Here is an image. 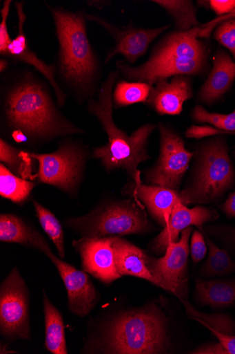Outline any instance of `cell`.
Returning <instances> with one entry per match:
<instances>
[{
	"instance_id": "obj_1",
	"label": "cell",
	"mask_w": 235,
	"mask_h": 354,
	"mask_svg": "<svg viewBox=\"0 0 235 354\" xmlns=\"http://www.w3.org/2000/svg\"><path fill=\"white\" fill-rule=\"evenodd\" d=\"M3 87L5 120L16 142L45 143L85 133L58 109L49 86L32 71L17 72Z\"/></svg>"
},
{
	"instance_id": "obj_2",
	"label": "cell",
	"mask_w": 235,
	"mask_h": 354,
	"mask_svg": "<svg viewBox=\"0 0 235 354\" xmlns=\"http://www.w3.org/2000/svg\"><path fill=\"white\" fill-rule=\"evenodd\" d=\"M212 34L207 24L186 32H167L154 45L150 57L141 66L134 67L125 60H118L116 70L124 80L151 86L178 75H203L209 68L210 54L208 45L203 39H210Z\"/></svg>"
},
{
	"instance_id": "obj_3",
	"label": "cell",
	"mask_w": 235,
	"mask_h": 354,
	"mask_svg": "<svg viewBox=\"0 0 235 354\" xmlns=\"http://www.w3.org/2000/svg\"><path fill=\"white\" fill-rule=\"evenodd\" d=\"M46 6L59 43L57 75L79 101H89L98 93L102 66L88 38V14Z\"/></svg>"
},
{
	"instance_id": "obj_4",
	"label": "cell",
	"mask_w": 235,
	"mask_h": 354,
	"mask_svg": "<svg viewBox=\"0 0 235 354\" xmlns=\"http://www.w3.org/2000/svg\"><path fill=\"white\" fill-rule=\"evenodd\" d=\"M121 76L119 71L110 72L101 84L97 100L88 101V110L102 124L108 136V142L94 148L92 157L110 172L116 169L125 170L135 182V186L142 183L141 172L138 167L150 158L147 144L156 125L145 124L128 136L116 124L113 116V91Z\"/></svg>"
},
{
	"instance_id": "obj_5",
	"label": "cell",
	"mask_w": 235,
	"mask_h": 354,
	"mask_svg": "<svg viewBox=\"0 0 235 354\" xmlns=\"http://www.w3.org/2000/svg\"><path fill=\"white\" fill-rule=\"evenodd\" d=\"M166 329V318L155 306L124 313L107 324L94 351L121 354L165 353L169 347Z\"/></svg>"
},
{
	"instance_id": "obj_6",
	"label": "cell",
	"mask_w": 235,
	"mask_h": 354,
	"mask_svg": "<svg viewBox=\"0 0 235 354\" xmlns=\"http://www.w3.org/2000/svg\"><path fill=\"white\" fill-rule=\"evenodd\" d=\"M195 156L192 183L179 192L180 201L186 206L217 201L234 180V170L225 138L217 137L200 145Z\"/></svg>"
},
{
	"instance_id": "obj_7",
	"label": "cell",
	"mask_w": 235,
	"mask_h": 354,
	"mask_svg": "<svg viewBox=\"0 0 235 354\" xmlns=\"http://www.w3.org/2000/svg\"><path fill=\"white\" fill-rule=\"evenodd\" d=\"M136 202L125 201L102 206L84 216L67 221V224L88 238L143 234L150 229V223Z\"/></svg>"
},
{
	"instance_id": "obj_8",
	"label": "cell",
	"mask_w": 235,
	"mask_h": 354,
	"mask_svg": "<svg viewBox=\"0 0 235 354\" xmlns=\"http://www.w3.org/2000/svg\"><path fill=\"white\" fill-rule=\"evenodd\" d=\"M28 153L39 162L40 183L53 185L70 194L76 189L88 156L83 145L67 141L52 153Z\"/></svg>"
},
{
	"instance_id": "obj_9",
	"label": "cell",
	"mask_w": 235,
	"mask_h": 354,
	"mask_svg": "<svg viewBox=\"0 0 235 354\" xmlns=\"http://www.w3.org/2000/svg\"><path fill=\"white\" fill-rule=\"evenodd\" d=\"M160 153L155 165L145 174L147 183L177 190L194 155L183 138L169 125L159 123Z\"/></svg>"
},
{
	"instance_id": "obj_10",
	"label": "cell",
	"mask_w": 235,
	"mask_h": 354,
	"mask_svg": "<svg viewBox=\"0 0 235 354\" xmlns=\"http://www.w3.org/2000/svg\"><path fill=\"white\" fill-rule=\"evenodd\" d=\"M0 333L11 341L30 339L29 295L17 268L0 286Z\"/></svg>"
},
{
	"instance_id": "obj_11",
	"label": "cell",
	"mask_w": 235,
	"mask_h": 354,
	"mask_svg": "<svg viewBox=\"0 0 235 354\" xmlns=\"http://www.w3.org/2000/svg\"><path fill=\"white\" fill-rule=\"evenodd\" d=\"M87 19L103 27L115 41L114 48L105 57V64L116 55L123 56L130 64H135L147 53L150 45L171 27V25H165L144 28L136 26L132 21L119 27L102 17L90 14L87 15Z\"/></svg>"
},
{
	"instance_id": "obj_12",
	"label": "cell",
	"mask_w": 235,
	"mask_h": 354,
	"mask_svg": "<svg viewBox=\"0 0 235 354\" xmlns=\"http://www.w3.org/2000/svg\"><path fill=\"white\" fill-rule=\"evenodd\" d=\"M192 231V227L183 230L180 240L170 243L161 259L149 257L148 268L156 286L177 295H181L184 286L190 254L189 239Z\"/></svg>"
},
{
	"instance_id": "obj_13",
	"label": "cell",
	"mask_w": 235,
	"mask_h": 354,
	"mask_svg": "<svg viewBox=\"0 0 235 354\" xmlns=\"http://www.w3.org/2000/svg\"><path fill=\"white\" fill-rule=\"evenodd\" d=\"M17 17L18 27L17 35L12 39L8 48L6 53L3 56L10 62H23L34 68L48 82L53 89L59 107L65 105L68 93L60 85L57 75L56 64H49L41 59L38 55L30 47L28 38L25 35L24 26L27 20V16L24 12V3H14Z\"/></svg>"
},
{
	"instance_id": "obj_14",
	"label": "cell",
	"mask_w": 235,
	"mask_h": 354,
	"mask_svg": "<svg viewBox=\"0 0 235 354\" xmlns=\"http://www.w3.org/2000/svg\"><path fill=\"white\" fill-rule=\"evenodd\" d=\"M73 245L81 257L85 272L107 284L121 277L116 265L112 237H83Z\"/></svg>"
},
{
	"instance_id": "obj_15",
	"label": "cell",
	"mask_w": 235,
	"mask_h": 354,
	"mask_svg": "<svg viewBox=\"0 0 235 354\" xmlns=\"http://www.w3.org/2000/svg\"><path fill=\"white\" fill-rule=\"evenodd\" d=\"M47 256L56 266L68 295L70 310L79 317H85L98 301L96 288L86 272L76 269L58 259L52 252Z\"/></svg>"
},
{
	"instance_id": "obj_16",
	"label": "cell",
	"mask_w": 235,
	"mask_h": 354,
	"mask_svg": "<svg viewBox=\"0 0 235 354\" xmlns=\"http://www.w3.org/2000/svg\"><path fill=\"white\" fill-rule=\"evenodd\" d=\"M193 84L190 77L178 75L171 80H162L152 86L146 104L161 115H178L185 102L193 97Z\"/></svg>"
},
{
	"instance_id": "obj_17",
	"label": "cell",
	"mask_w": 235,
	"mask_h": 354,
	"mask_svg": "<svg viewBox=\"0 0 235 354\" xmlns=\"http://www.w3.org/2000/svg\"><path fill=\"white\" fill-rule=\"evenodd\" d=\"M218 216V214L214 209L199 206L189 209L179 202L175 206L164 230L153 241L152 249L156 253L165 252L170 243L179 241V234L183 230L192 225L200 227L205 223L216 220Z\"/></svg>"
},
{
	"instance_id": "obj_18",
	"label": "cell",
	"mask_w": 235,
	"mask_h": 354,
	"mask_svg": "<svg viewBox=\"0 0 235 354\" xmlns=\"http://www.w3.org/2000/svg\"><path fill=\"white\" fill-rule=\"evenodd\" d=\"M234 80L235 62L225 50H218L213 57V68L198 91L197 101L208 106L216 103L229 91Z\"/></svg>"
},
{
	"instance_id": "obj_19",
	"label": "cell",
	"mask_w": 235,
	"mask_h": 354,
	"mask_svg": "<svg viewBox=\"0 0 235 354\" xmlns=\"http://www.w3.org/2000/svg\"><path fill=\"white\" fill-rule=\"evenodd\" d=\"M133 196L142 202L151 215L165 227L180 201L179 192L159 185L134 186Z\"/></svg>"
},
{
	"instance_id": "obj_20",
	"label": "cell",
	"mask_w": 235,
	"mask_h": 354,
	"mask_svg": "<svg viewBox=\"0 0 235 354\" xmlns=\"http://www.w3.org/2000/svg\"><path fill=\"white\" fill-rule=\"evenodd\" d=\"M117 270L122 276L139 277L156 286L148 268L149 255L142 249L121 237H112Z\"/></svg>"
},
{
	"instance_id": "obj_21",
	"label": "cell",
	"mask_w": 235,
	"mask_h": 354,
	"mask_svg": "<svg viewBox=\"0 0 235 354\" xmlns=\"http://www.w3.org/2000/svg\"><path fill=\"white\" fill-rule=\"evenodd\" d=\"M0 241L39 250L46 255L52 252L39 232L28 226L21 218L12 214L0 216Z\"/></svg>"
},
{
	"instance_id": "obj_22",
	"label": "cell",
	"mask_w": 235,
	"mask_h": 354,
	"mask_svg": "<svg viewBox=\"0 0 235 354\" xmlns=\"http://www.w3.org/2000/svg\"><path fill=\"white\" fill-rule=\"evenodd\" d=\"M197 301L216 308L229 306L235 303V281L228 280H195Z\"/></svg>"
},
{
	"instance_id": "obj_23",
	"label": "cell",
	"mask_w": 235,
	"mask_h": 354,
	"mask_svg": "<svg viewBox=\"0 0 235 354\" xmlns=\"http://www.w3.org/2000/svg\"><path fill=\"white\" fill-rule=\"evenodd\" d=\"M43 308L45 324V347L53 354H67L63 317L43 292Z\"/></svg>"
},
{
	"instance_id": "obj_24",
	"label": "cell",
	"mask_w": 235,
	"mask_h": 354,
	"mask_svg": "<svg viewBox=\"0 0 235 354\" xmlns=\"http://www.w3.org/2000/svg\"><path fill=\"white\" fill-rule=\"evenodd\" d=\"M174 21L176 30L189 31L201 24L197 18V8L190 0H153Z\"/></svg>"
},
{
	"instance_id": "obj_25",
	"label": "cell",
	"mask_w": 235,
	"mask_h": 354,
	"mask_svg": "<svg viewBox=\"0 0 235 354\" xmlns=\"http://www.w3.org/2000/svg\"><path fill=\"white\" fill-rule=\"evenodd\" d=\"M34 183L15 176L3 164L0 165V195L15 203H22L29 197Z\"/></svg>"
},
{
	"instance_id": "obj_26",
	"label": "cell",
	"mask_w": 235,
	"mask_h": 354,
	"mask_svg": "<svg viewBox=\"0 0 235 354\" xmlns=\"http://www.w3.org/2000/svg\"><path fill=\"white\" fill-rule=\"evenodd\" d=\"M152 86L144 82L121 80L116 82L113 91V104L116 109L139 103L146 104Z\"/></svg>"
},
{
	"instance_id": "obj_27",
	"label": "cell",
	"mask_w": 235,
	"mask_h": 354,
	"mask_svg": "<svg viewBox=\"0 0 235 354\" xmlns=\"http://www.w3.org/2000/svg\"><path fill=\"white\" fill-rule=\"evenodd\" d=\"M32 159L28 152L0 140V160L17 176L25 180L30 177Z\"/></svg>"
},
{
	"instance_id": "obj_28",
	"label": "cell",
	"mask_w": 235,
	"mask_h": 354,
	"mask_svg": "<svg viewBox=\"0 0 235 354\" xmlns=\"http://www.w3.org/2000/svg\"><path fill=\"white\" fill-rule=\"evenodd\" d=\"M210 254L206 263L201 270L203 277L224 276L235 271V262L228 253L207 239Z\"/></svg>"
},
{
	"instance_id": "obj_29",
	"label": "cell",
	"mask_w": 235,
	"mask_h": 354,
	"mask_svg": "<svg viewBox=\"0 0 235 354\" xmlns=\"http://www.w3.org/2000/svg\"><path fill=\"white\" fill-rule=\"evenodd\" d=\"M41 227L57 248L61 259H64V236L61 225L57 217L38 202L33 201Z\"/></svg>"
},
{
	"instance_id": "obj_30",
	"label": "cell",
	"mask_w": 235,
	"mask_h": 354,
	"mask_svg": "<svg viewBox=\"0 0 235 354\" xmlns=\"http://www.w3.org/2000/svg\"><path fill=\"white\" fill-rule=\"evenodd\" d=\"M183 302L188 314L210 330H216L227 335H235V324L229 316L224 314L208 315L199 313L187 301H183Z\"/></svg>"
},
{
	"instance_id": "obj_31",
	"label": "cell",
	"mask_w": 235,
	"mask_h": 354,
	"mask_svg": "<svg viewBox=\"0 0 235 354\" xmlns=\"http://www.w3.org/2000/svg\"><path fill=\"white\" fill-rule=\"evenodd\" d=\"M192 119L198 123H208L229 134L235 132V109L229 114L210 113L203 106H196L192 112Z\"/></svg>"
},
{
	"instance_id": "obj_32",
	"label": "cell",
	"mask_w": 235,
	"mask_h": 354,
	"mask_svg": "<svg viewBox=\"0 0 235 354\" xmlns=\"http://www.w3.org/2000/svg\"><path fill=\"white\" fill-rule=\"evenodd\" d=\"M213 37L230 52L235 62V18L218 25L214 31Z\"/></svg>"
},
{
	"instance_id": "obj_33",
	"label": "cell",
	"mask_w": 235,
	"mask_h": 354,
	"mask_svg": "<svg viewBox=\"0 0 235 354\" xmlns=\"http://www.w3.org/2000/svg\"><path fill=\"white\" fill-rule=\"evenodd\" d=\"M12 0H6L1 10V23H0V55L3 56L12 39L9 34L8 20L10 13Z\"/></svg>"
},
{
	"instance_id": "obj_34",
	"label": "cell",
	"mask_w": 235,
	"mask_h": 354,
	"mask_svg": "<svg viewBox=\"0 0 235 354\" xmlns=\"http://www.w3.org/2000/svg\"><path fill=\"white\" fill-rule=\"evenodd\" d=\"M199 8L211 9L218 17L228 15L235 10V0H210V1H196Z\"/></svg>"
},
{
	"instance_id": "obj_35",
	"label": "cell",
	"mask_w": 235,
	"mask_h": 354,
	"mask_svg": "<svg viewBox=\"0 0 235 354\" xmlns=\"http://www.w3.org/2000/svg\"><path fill=\"white\" fill-rule=\"evenodd\" d=\"M207 251L206 243L203 234L195 230L191 239V255L194 264L203 261Z\"/></svg>"
},
{
	"instance_id": "obj_36",
	"label": "cell",
	"mask_w": 235,
	"mask_h": 354,
	"mask_svg": "<svg viewBox=\"0 0 235 354\" xmlns=\"http://www.w3.org/2000/svg\"><path fill=\"white\" fill-rule=\"evenodd\" d=\"M225 134L229 133L218 130V129L213 127L192 125L187 129L185 136L189 139H201Z\"/></svg>"
},
{
	"instance_id": "obj_37",
	"label": "cell",
	"mask_w": 235,
	"mask_h": 354,
	"mask_svg": "<svg viewBox=\"0 0 235 354\" xmlns=\"http://www.w3.org/2000/svg\"><path fill=\"white\" fill-rule=\"evenodd\" d=\"M218 339L225 354H235V335H227L216 330H211Z\"/></svg>"
},
{
	"instance_id": "obj_38",
	"label": "cell",
	"mask_w": 235,
	"mask_h": 354,
	"mask_svg": "<svg viewBox=\"0 0 235 354\" xmlns=\"http://www.w3.org/2000/svg\"><path fill=\"white\" fill-rule=\"evenodd\" d=\"M222 211L229 217H235V191L221 206Z\"/></svg>"
},
{
	"instance_id": "obj_39",
	"label": "cell",
	"mask_w": 235,
	"mask_h": 354,
	"mask_svg": "<svg viewBox=\"0 0 235 354\" xmlns=\"http://www.w3.org/2000/svg\"><path fill=\"white\" fill-rule=\"evenodd\" d=\"M192 353H218V354H225V352L223 347L221 346V344H212V345H207L206 346H203L199 348L198 349L194 351Z\"/></svg>"
},
{
	"instance_id": "obj_40",
	"label": "cell",
	"mask_w": 235,
	"mask_h": 354,
	"mask_svg": "<svg viewBox=\"0 0 235 354\" xmlns=\"http://www.w3.org/2000/svg\"><path fill=\"white\" fill-rule=\"evenodd\" d=\"M88 5L96 8L98 10H103L112 4L111 1H88Z\"/></svg>"
},
{
	"instance_id": "obj_41",
	"label": "cell",
	"mask_w": 235,
	"mask_h": 354,
	"mask_svg": "<svg viewBox=\"0 0 235 354\" xmlns=\"http://www.w3.org/2000/svg\"><path fill=\"white\" fill-rule=\"evenodd\" d=\"M10 62L6 58L0 59V73H3L6 72L10 67Z\"/></svg>"
},
{
	"instance_id": "obj_42",
	"label": "cell",
	"mask_w": 235,
	"mask_h": 354,
	"mask_svg": "<svg viewBox=\"0 0 235 354\" xmlns=\"http://www.w3.org/2000/svg\"><path fill=\"white\" fill-rule=\"evenodd\" d=\"M231 236L233 241L235 242V229L231 232Z\"/></svg>"
},
{
	"instance_id": "obj_43",
	"label": "cell",
	"mask_w": 235,
	"mask_h": 354,
	"mask_svg": "<svg viewBox=\"0 0 235 354\" xmlns=\"http://www.w3.org/2000/svg\"><path fill=\"white\" fill-rule=\"evenodd\" d=\"M234 157H235V153H234Z\"/></svg>"
}]
</instances>
